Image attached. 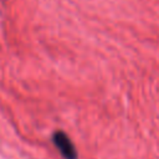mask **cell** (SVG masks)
<instances>
[{
	"label": "cell",
	"instance_id": "cell-1",
	"mask_svg": "<svg viewBox=\"0 0 159 159\" xmlns=\"http://www.w3.org/2000/svg\"><path fill=\"white\" fill-rule=\"evenodd\" d=\"M52 140H53L55 147L58 149L60 154L65 159H77V150H76L72 140L65 132H62V130L55 132L52 135Z\"/></svg>",
	"mask_w": 159,
	"mask_h": 159
}]
</instances>
